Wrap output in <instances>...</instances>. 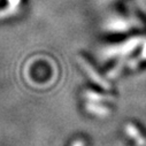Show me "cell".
Listing matches in <instances>:
<instances>
[{"instance_id": "cell-3", "label": "cell", "mask_w": 146, "mask_h": 146, "mask_svg": "<svg viewBox=\"0 0 146 146\" xmlns=\"http://www.w3.org/2000/svg\"><path fill=\"white\" fill-rule=\"evenodd\" d=\"M89 111H91V112H94V113H97V114H99V115H106L107 113H108V111L106 108H104V107H97V106H94V105H89Z\"/></svg>"}, {"instance_id": "cell-1", "label": "cell", "mask_w": 146, "mask_h": 146, "mask_svg": "<svg viewBox=\"0 0 146 146\" xmlns=\"http://www.w3.org/2000/svg\"><path fill=\"white\" fill-rule=\"evenodd\" d=\"M21 0H7V6L0 11V19H7L17 13Z\"/></svg>"}, {"instance_id": "cell-2", "label": "cell", "mask_w": 146, "mask_h": 146, "mask_svg": "<svg viewBox=\"0 0 146 146\" xmlns=\"http://www.w3.org/2000/svg\"><path fill=\"white\" fill-rule=\"evenodd\" d=\"M125 132H127V135H128L129 137H131V138L136 141L137 145H139V146L146 145V139L143 137V135L140 133V131H139L133 124H131V123L127 124V125H125Z\"/></svg>"}, {"instance_id": "cell-4", "label": "cell", "mask_w": 146, "mask_h": 146, "mask_svg": "<svg viewBox=\"0 0 146 146\" xmlns=\"http://www.w3.org/2000/svg\"><path fill=\"white\" fill-rule=\"evenodd\" d=\"M71 146H85V141L82 140V139H77L75 141H72Z\"/></svg>"}]
</instances>
